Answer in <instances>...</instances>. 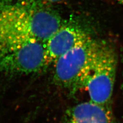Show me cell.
<instances>
[{"label":"cell","mask_w":123,"mask_h":123,"mask_svg":"<svg viewBox=\"0 0 123 123\" xmlns=\"http://www.w3.org/2000/svg\"><path fill=\"white\" fill-rule=\"evenodd\" d=\"M64 22L58 13L36 0H0V41L45 43Z\"/></svg>","instance_id":"1"},{"label":"cell","mask_w":123,"mask_h":123,"mask_svg":"<svg viewBox=\"0 0 123 123\" xmlns=\"http://www.w3.org/2000/svg\"><path fill=\"white\" fill-rule=\"evenodd\" d=\"M100 43L89 36L57 60L54 80L57 85L72 93L83 88Z\"/></svg>","instance_id":"2"},{"label":"cell","mask_w":123,"mask_h":123,"mask_svg":"<svg viewBox=\"0 0 123 123\" xmlns=\"http://www.w3.org/2000/svg\"><path fill=\"white\" fill-rule=\"evenodd\" d=\"M48 66L44 43L36 40L0 41V69L5 74H34Z\"/></svg>","instance_id":"3"},{"label":"cell","mask_w":123,"mask_h":123,"mask_svg":"<svg viewBox=\"0 0 123 123\" xmlns=\"http://www.w3.org/2000/svg\"><path fill=\"white\" fill-rule=\"evenodd\" d=\"M117 58L114 49L101 42L84 87L90 101L110 108L116 75Z\"/></svg>","instance_id":"4"},{"label":"cell","mask_w":123,"mask_h":123,"mask_svg":"<svg viewBox=\"0 0 123 123\" xmlns=\"http://www.w3.org/2000/svg\"><path fill=\"white\" fill-rule=\"evenodd\" d=\"M89 35L74 21H65L60 28L45 43L49 65Z\"/></svg>","instance_id":"5"},{"label":"cell","mask_w":123,"mask_h":123,"mask_svg":"<svg viewBox=\"0 0 123 123\" xmlns=\"http://www.w3.org/2000/svg\"><path fill=\"white\" fill-rule=\"evenodd\" d=\"M68 123H113L110 108L91 101L78 104L67 113Z\"/></svg>","instance_id":"6"},{"label":"cell","mask_w":123,"mask_h":123,"mask_svg":"<svg viewBox=\"0 0 123 123\" xmlns=\"http://www.w3.org/2000/svg\"><path fill=\"white\" fill-rule=\"evenodd\" d=\"M37 1H38L41 3H55V2H57L62 1V0H36Z\"/></svg>","instance_id":"7"},{"label":"cell","mask_w":123,"mask_h":123,"mask_svg":"<svg viewBox=\"0 0 123 123\" xmlns=\"http://www.w3.org/2000/svg\"><path fill=\"white\" fill-rule=\"evenodd\" d=\"M117 1L119 3H120L121 4H122L123 5V0H117Z\"/></svg>","instance_id":"8"},{"label":"cell","mask_w":123,"mask_h":123,"mask_svg":"<svg viewBox=\"0 0 123 123\" xmlns=\"http://www.w3.org/2000/svg\"></svg>","instance_id":"9"}]
</instances>
